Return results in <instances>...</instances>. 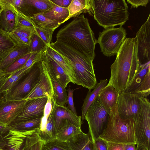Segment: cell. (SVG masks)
Returning <instances> with one entry per match:
<instances>
[{
	"label": "cell",
	"mask_w": 150,
	"mask_h": 150,
	"mask_svg": "<svg viewBox=\"0 0 150 150\" xmlns=\"http://www.w3.org/2000/svg\"><path fill=\"white\" fill-rule=\"evenodd\" d=\"M135 129L133 118L124 120L120 117L117 103L110 110L107 126L99 137L114 143L136 144Z\"/></svg>",
	"instance_id": "5"
},
{
	"label": "cell",
	"mask_w": 150,
	"mask_h": 150,
	"mask_svg": "<svg viewBox=\"0 0 150 150\" xmlns=\"http://www.w3.org/2000/svg\"><path fill=\"white\" fill-rule=\"evenodd\" d=\"M2 10L0 14V28L9 33L16 27V10L11 0H0Z\"/></svg>",
	"instance_id": "15"
},
{
	"label": "cell",
	"mask_w": 150,
	"mask_h": 150,
	"mask_svg": "<svg viewBox=\"0 0 150 150\" xmlns=\"http://www.w3.org/2000/svg\"><path fill=\"white\" fill-rule=\"evenodd\" d=\"M9 34L17 45L22 47H30V39L18 36L10 33Z\"/></svg>",
	"instance_id": "44"
},
{
	"label": "cell",
	"mask_w": 150,
	"mask_h": 150,
	"mask_svg": "<svg viewBox=\"0 0 150 150\" xmlns=\"http://www.w3.org/2000/svg\"><path fill=\"white\" fill-rule=\"evenodd\" d=\"M18 36L31 38L34 34H36L34 28L16 26L14 30L9 33Z\"/></svg>",
	"instance_id": "42"
},
{
	"label": "cell",
	"mask_w": 150,
	"mask_h": 150,
	"mask_svg": "<svg viewBox=\"0 0 150 150\" xmlns=\"http://www.w3.org/2000/svg\"><path fill=\"white\" fill-rule=\"evenodd\" d=\"M42 60L45 62L59 83L66 88L68 84L73 81L63 68L43 50Z\"/></svg>",
	"instance_id": "19"
},
{
	"label": "cell",
	"mask_w": 150,
	"mask_h": 150,
	"mask_svg": "<svg viewBox=\"0 0 150 150\" xmlns=\"http://www.w3.org/2000/svg\"><path fill=\"white\" fill-rule=\"evenodd\" d=\"M127 34L126 30L122 25L117 28H104L102 32H100L97 43L103 54L108 57L116 55L127 38Z\"/></svg>",
	"instance_id": "7"
},
{
	"label": "cell",
	"mask_w": 150,
	"mask_h": 150,
	"mask_svg": "<svg viewBox=\"0 0 150 150\" xmlns=\"http://www.w3.org/2000/svg\"><path fill=\"white\" fill-rule=\"evenodd\" d=\"M27 100L2 99L0 103V123L11 124L21 112Z\"/></svg>",
	"instance_id": "14"
},
{
	"label": "cell",
	"mask_w": 150,
	"mask_h": 150,
	"mask_svg": "<svg viewBox=\"0 0 150 150\" xmlns=\"http://www.w3.org/2000/svg\"><path fill=\"white\" fill-rule=\"evenodd\" d=\"M52 97L48 96L47 102L45 105L43 115L41 118V124L40 126V131H42L45 130L47 120L52 111Z\"/></svg>",
	"instance_id": "41"
},
{
	"label": "cell",
	"mask_w": 150,
	"mask_h": 150,
	"mask_svg": "<svg viewBox=\"0 0 150 150\" xmlns=\"http://www.w3.org/2000/svg\"><path fill=\"white\" fill-rule=\"evenodd\" d=\"M127 2L131 5V8H137L139 6L146 7L149 0H127Z\"/></svg>",
	"instance_id": "47"
},
{
	"label": "cell",
	"mask_w": 150,
	"mask_h": 150,
	"mask_svg": "<svg viewBox=\"0 0 150 150\" xmlns=\"http://www.w3.org/2000/svg\"><path fill=\"white\" fill-rule=\"evenodd\" d=\"M43 50L64 70L75 84L74 72L71 67L62 57L50 46H46Z\"/></svg>",
	"instance_id": "30"
},
{
	"label": "cell",
	"mask_w": 150,
	"mask_h": 150,
	"mask_svg": "<svg viewBox=\"0 0 150 150\" xmlns=\"http://www.w3.org/2000/svg\"><path fill=\"white\" fill-rule=\"evenodd\" d=\"M150 69V62L141 64L140 70L133 83L126 92H134L140 85L144 76Z\"/></svg>",
	"instance_id": "35"
},
{
	"label": "cell",
	"mask_w": 150,
	"mask_h": 150,
	"mask_svg": "<svg viewBox=\"0 0 150 150\" xmlns=\"http://www.w3.org/2000/svg\"><path fill=\"white\" fill-rule=\"evenodd\" d=\"M141 96L133 92L119 93L117 109L121 119L126 120L134 118L141 105Z\"/></svg>",
	"instance_id": "10"
},
{
	"label": "cell",
	"mask_w": 150,
	"mask_h": 150,
	"mask_svg": "<svg viewBox=\"0 0 150 150\" xmlns=\"http://www.w3.org/2000/svg\"><path fill=\"white\" fill-rule=\"evenodd\" d=\"M3 142L0 140V149L3 144Z\"/></svg>",
	"instance_id": "54"
},
{
	"label": "cell",
	"mask_w": 150,
	"mask_h": 150,
	"mask_svg": "<svg viewBox=\"0 0 150 150\" xmlns=\"http://www.w3.org/2000/svg\"><path fill=\"white\" fill-rule=\"evenodd\" d=\"M36 129L21 132L12 129L3 136V144L0 149L22 150L26 137Z\"/></svg>",
	"instance_id": "16"
},
{
	"label": "cell",
	"mask_w": 150,
	"mask_h": 150,
	"mask_svg": "<svg viewBox=\"0 0 150 150\" xmlns=\"http://www.w3.org/2000/svg\"><path fill=\"white\" fill-rule=\"evenodd\" d=\"M16 45L9 33L0 28V60L6 57Z\"/></svg>",
	"instance_id": "28"
},
{
	"label": "cell",
	"mask_w": 150,
	"mask_h": 150,
	"mask_svg": "<svg viewBox=\"0 0 150 150\" xmlns=\"http://www.w3.org/2000/svg\"><path fill=\"white\" fill-rule=\"evenodd\" d=\"M94 19L104 28L122 25L129 19L125 0H90Z\"/></svg>",
	"instance_id": "4"
},
{
	"label": "cell",
	"mask_w": 150,
	"mask_h": 150,
	"mask_svg": "<svg viewBox=\"0 0 150 150\" xmlns=\"http://www.w3.org/2000/svg\"><path fill=\"white\" fill-rule=\"evenodd\" d=\"M71 67L75 75V83L87 88L88 91L97 83L93 61L64 43L56 41L50 46Z\"/></svg>",
	"instance_id": "3"
},
{
	"label": "cell",
	"mask_w": 150,
	"mask_h": 150,
	"mask_svg": "<svg viewBox=\"0 0 150 150\" xmlns=\"http://www.w3.org/2000/svg\"><path fill=\"white\" fill-rule=\"evenodd\" d=\"M64 119L68 120L73 125L81 128L83 123L81 116L76 115L67 107L59 105L55 103L54 123L56 133L61 122Z\"/></svg>",
	"instance_id": "18"
},
{
	"label": "cell",
	"mask_w": 150,
	"mask_h": 150,
	"mask_svg": "<svg viewBox=\"0 0 150 150\" xmlns=\"http://www.w3.org/2000/svg\"><path fill=\"white\" fill-rule=\"evenodd\" d=\"M136 150H148L143 145L137 144Z\"/></svg>",
	"instance_id": "52"
},
{
	"label": "cell",
	"mask_w": 150,
	"mask_h": 150,
	"mask_svg": "<svg viewBox=\"0 0 150 150\" xmlns=\"http://www.w3.org/2000/svg\"><path fill=\"white\" fill-rule=\"evenodd\" d=\"M141 100L140 108L134 118L136 143L150 150V103L147 98L142 96Z\"/></svg>",
	"instance_id": "9"
},
{
	"label": "cell",
	"mask_w": 150,
	"mask_h": 150,
	"mask_svg": "<svg viewBox=\"0 0 150 150\" xmlns=\"http://www.w3.org/2000/svg\"><path fill=\"white\" fill-rule=\"evenodd\" d=\"M141 96L147 98L150 93V69L141 81L140 85L134 92Z\"/></svg>",
	"instance_id": "36"
},
{
	"label": "cell",
	"mask_w": 150,
	"mask_h": 150,
	"mask_svg": "<svg viewBox=\"0 0 150 150\" xmlns=\"http://www.w3.org/2000/svg\"><path fill=\"white\" fill-rule=\"evenodd\" d=\"M119 93L112 86L105 87L98 96L101 104L109 114L117 103Z\"/></svg>",
	"instance_id": "22"
},
{
	"label": "cell",
	"mask_w": 150,
	"mask_h": 150,
	"mask_svg": "<svg viewBox=\"0 0 150 150\" xmlns=\"http://www.w3.org/2000/svg\"><path fill=\"white\" fill-rule=\"evenodd\" d=\"M12 74L6 73L5 74L0 78V90L4 83L7 79L11 76ZM0 93V103L1 102L2 98Z\"/></svg>",
	"instance_id": "51"
},
{
	"label": "cell",
	"mask_w": 150,
	"mask_h": 150,
	"mask_svg": "<svg viewBox=\"0 0 150 150\" xmlns=\"http://www.w3.org/2000/svg\"><path fill=\"white\" fill-rule=\"evenodd\" d=\"M53 93L52 84L46 64L42 60L41 72L38 81L23 99L28 100L39 98L52 97Z\"/></svg>",
	"instance_id": "12"
},
{
	"label": "cell",
	"mask_w": 150,
	"mask_h": 150,
	"mask_svg": "<svg viewBox=\"0 0 150 150\" xmlns=\"http://www.w3.org/2000/svg\"><path fill=\"white\" fill-rule=\"evenodd\" d=\"M57 41L71 47L93 61L97 40L88 19L81 14L62 28L56 35Z\"/></svg>",
	"instance_id": "2"
},
{
	"label": "cell",
	"mask_w": 150,
	"mask_h": 150,
	"mask_svg": "<svg viewBox=\"0 0 150 150\" xmlns=\"http://www.w3.org/2000/svg\"><path fill=\"white\" fill-rule=\"evenodd\" d=\"M55 4L59 6L68 8L72 0H51Z\"/></svg>",
	"instance_id": "50"
},
{
	"label": "cell",
	"mask_w": 150,
	"mask_h": 150,
	"mask_svg": "<svg viewBox=\"0 0 150 150\" xmlns=\"http://www.w3.org/2000/svg\"><path fill=\"white\" fill-rule=\"evenodd\" d=\"M52 108L51 112L48 118L45 130L43 131H39V135L44 143L49 140L55 139L56 132L54 127V116L55 108V102L52 98Z\"/></svg>",
	"instance_id": "27"
},
{
	"label": "cell",
	"mask_w": 150,
	"mask_h": 150,
	"mask_svg": "<svg viewBox=\"0 0 150 150\" xmlns=\"http://www.w3.org/2000/svg\"><path fill=\"white\" fill-rule=\"evenodd\" d=\"M41 118L30 119L11 124L9 125L12 129L21 132H25L40 128Z\"/></svg>",
	"instance_id": "32"
},
{
	"label": "cell",
	"mask_w": 150,
	"mask_h": 150,
	"mask_svg": "<svg viewBox=\"0 0 150 150\" xmlns=\"http://www.w3.org/2000/svg\"><path fill=\"white\" fill-rule=\"evenodd\" d=\"M96 150H107V144L104 140L98 137L94 143Z\"/></svg>",
	"instance_id": "48"
},
{
	"label": "cell",
	"mask_w": 150,
	"mask_h": 150,
	"mask_svg": "<svg viewBox=\"0 0 150 150\" xmlns=\"http://www.w3.org/2000/svg\"><path fill=\"white\" fill-rule=\"evenodd\" d=\"M44 62L46 64L47 71L53 88L54 93L52 98L57 105L60 106H65L66 104L67 95L66 88L59 83L54 75L49 69L46 62Z\"/></svg>",
	"instance_id": "23"
},
{
	"label": "cell",
	"mask_w": 150,
	"mask_h": 150,
	"mask_svg": "<svg viewBox=\"0 0 150 150\" xmlns=\"http://www.w3.org/2000/svg\"><path fill=\"white\" fill-rule=\"evenodd\" d=\"M76 89H71L69 87L67 90L68 94L66 103H67L68 105L67 108L72 111L75 114L77 115L74 106L73 99V94Z\"/></svg>",
	"instance_id": "45"
},
{
	"label": "cell",
	"mask_w": 150,
	"mask_h": 150,
	"mask_svg": "<svg viewBox=\"0 0 150 150\" xmlns=\"http://www.w3.org/2000/svg\"><path fill=\"white\" fill-rule=\"evenodd\" d=\"M29 71H24L21 69L12 73L1 88L0 93L3 94L9 91Z\"/></svg>",
	"instance_id": "34"
},
{
	"label": "cell",
	"mask_w": 150,
	"mask_h": 150,
	"mask_svg": "<svg viewBox=\"0 0 150 150\" xmlns=\"http://www.w3.org/2000/svg\"><path fill=\"white\" fill-rule=\"evenodd\" d=\"M34 23L40 27L46 30H54L61 25L45 16L43 14L35 15L30 17Z\"/></svg>",
	"instance_id": "33"
},
{
	"label": "cell",
	"mask_w": 150,
	"mask_h": 150,
	"mask_svg": "<svg viewBox=\"0 0 150 150\" xmlns=\"http://www.w3.org/2000/svg\"><path fill=\"white\" fill-rule=\"evenodd\" d=\"M11 129L9 125L0 123V140L3 143V136Z\"/></svg>",
	"instance_id": "49"
},
{
	"label": "cell",
	"mask_w": 150,
	"mask_h": 150,
	"mask_svg": "<svg viewBox=\"0 0 150 150\" xmlns=\"http://www.w3.org/2000/svg\"><path fill=\"white\" fill-rule=\"evenodd\" d=\"M41 62L35 64L10 90L3 94L2 99L8 100L23 99L38 81L41 72Z\"/></svg>",
	"instance_id": "8"
},
{
	"label": "cell",
	"mask_w": 150,
	"mask_h": 150,
	"mask_svg": "<svg viewBox=\"0 0 150 150\" xmlns=\"http://www.w3.org/2000/svg\"><path fill=\"white\" fill-rule=\"evenodd\" d=\"M30 52L29 47L16 45L4 58L0 60V71L4 70L18 59Z\"/></svg>",
	"instance_id": "26"
},
{
	"label": "cell",
	"mask_w": 150,
	"mask_h": 150,
	"mask_svg": "<svg viewBox=\"0 0 150 150\" xmlns=\"http://www.w3.org/2000/svg\"><path fill=\"white\" fill-rule=\"evenodd\" d=\"M43 14L48 18L61 25L67 21L69 13L68 8L62 7L55 4L51 10Z\"/></svg>",
	"instance_id": "29"
},
{
	"label": "cell",
	"mask_w": 150,
	"mask_h": 150,
	"mask_svg": "<svg viewBox=\"0 0 150 150\" xmlns=\"http://www.w3.org/2000/svg\"><path fill=\"white\" fill-rule=\"evenodd\" d=\"M0 150H1V149H0Z\"/></svg>",
	"instance_id": "56"
},
{
	"label": "cell",
	"mask_w": 150,
	"mask_h": 150,
	"mask_svg": "<svg viewBox=\"0 0 150 150\" xmlns=\"http://www.w3.org/2000/svg\"><path fill=\"white\" fill-rule=\"evenodd\" d=\"M6 73L4 71H0V78L5 74Z\"/></svg>",
	"instance_id": "53"
},
{
	"label": "cell",
	"mask_w": 150,
	"mask_h": 150,
	"mask_svg": "<svg viewBox=\"0 0 150 150\" xmlns=\"http://www.w3.org/2000/svg\"><path fill=\"white\" fill-rule=\"evenodd\" d=\"M105 141L107 145V150H126V144Z\"/></svg>",
	"instance_id": "46"
},
{
	"label": "cell",
	"mask_w": 150,
	"mask_h": 150,
	"mask_svg": "<svg viewBox=\"0 0 150 150\" xmlns=\"http://www.w3.org/2000/svg\"><path fill=\"white\" fill-rule=\"evenodd\" d=\"M47 99L46 97L27 100L21 112L11 124L42 118Z\"/></svg>",
	"instance_id": "13"
},
{
	"label": "cell",
	"mask_w": 150,
	"mask_h": 150,
	"mask_svg": "<svg viewBox=\"0 0 150 150\" xmlns=\"http://www.w3.org/2000/svg\"><path fill=\"white\" fill-rule=\"evenodd\" d=\"M41 150H70V149L67 142L54 139L44 143Z\"/></svg>",
	"instance_id": "37"
},
{
	"label": "cell",
	"mask_w": 150,
	"mask_h": 150,
	"mask_svg": "<svg viewBox=\"0 0 150 150\" xmlns=\"http://www.w3.org/2000/svg\"><path fill=\"white\" fill-rule=\"evenodd\" d=\"M108 79H102L99 83H97L92 91H88L82 106V121L83 122L86 112L88 108L98 96L101 90L108 84Z\"/></svg>",
	"instance_id": "25"
},
{
	"label": "cell",
	"mask_w": 150,
	"mask_h": 150,
	"mask_svg": "<svg viewBox=\"0 0 150 150\" xmlns=\"http://www.w3.org/2000/svg\"><path fill=\"white\" fill-rule=\"evenodd\" d=\"M141 64L136 38H126L110 66V76L105 87L112 86L119 93L126 92L139 72Z\"/></svg>",
	"instance_id": "1"
},
{
	"label": "cell",
	"mask_w": 150,
	"mask_h": 150,
	"mask_svg": "<svg viewBox=\"0 0 150 150\" xmlns=\"http://www.w3.org/2000/svg\"><path fill=\"white\" fill-rule=\"evenodd\" d=\"M16 26L34 28L35 24L30 17L25 15L16 8Z\"/></svg>",
	"instance_id": "39"
},
{
	"label": "cell",
	"mask_w": 150,
	"mask_h": 150,
	"mask_svg": "<svg viewBox=\"0 0 150 150\" xmlns=\"http://www.w3.org/2000/svg\"><path fill=\"white\" fill-rule=\"evenodd\" d=\"M55 5L51 0H24L21 11L31 17L50 10Z\"/></svg>",
	"instance_id": "17"
},
{
	"label": "cell",
	"mask_w": 150,
	"mask_h": 150,
	"mask_svg": "<svg viewBox=\"0 0 150 150\" xmlns=\"http://www.w3.org/2000/svg\"><path fill=\"white\" fill-rule=\"evenodd\" d=\"M69 15L67 21L79 16L82 13H88L93 16L90 0H72L68 6Z\"/></svg>",
	"instance_id": "24"
},
{
	"label": "cell",
	"mask_w": 150,
	"mask_h": 150,
	"mask_svg": "<svg viewBox=\"0 0 150 150\" xmlns=\"http://www.w3.org/2000/svg\"><path fill=\"white\" fill-rule=\"evenodd\" d=\"M32 53L30 52L20 57L6 68L4 71L6 73L12 74L21 68L30 57Z\"/></svg>",
	"instance_id": "38"
},
{
	"label": "cell",
	"mask_w": 150,
	"mask_h": 150,
	"mask_svg": "<svg viewBox=\"0 0 150 150\" xmlns=\"http://www.w3.org/2000/svg\"><path fill=\"white\" fill-rule=\"evenodd\" d=\"M46 45L42 40L36 34L33 35L30 38V50L34 53L43 50Z\"/></svg>",
	"instance_id": "43"
},
{
	"label": "cell",
	"mask_w": 150,
	"mask_h": 150,
	"mask_svg": "<svg viewBox=\"0 0 150 150\" xmlns=\"http://www.w3.org/2000/svg\"><path fill=\"white\" fill-rule=\"evenodd\" d=\"M37 34L41 38L46 46H49L52 42L54 30H46L36 24L34 27Z\"/></svg>",
	"instance_id": "40"
},
{
	"label": "cell",
	"mask_w": 150,
	"mask_h": 150,
	"mask_svg": "<svg viewBox=\"0 0 150 150\" xmlns=\"http://www.w3.org/2000/svg\"><path fill=\"white\" fill-rule=\"evenodd\" d=\"M137 54L141 64L150 62V14L136 34Z\"/></svg>",
	"instance_id": "11"
},
{
	"label": "cell",
	"mask_w": 150,
	"mask_h": 150,
	"mask_svg": "<svg viewBox=\"0 0 150 150\" xmlns=\"http://www.w3.org/2000/svg\"><path fill=\"white\" fill-rule=\"evenodd\" d=\"M109 115L97 97L88 109L84 117L88 124V134L93 143L105 129Z\"/></svg>",
	"instance_id": "6"
},
{
	"label": "cell",
	"mask_w": 150,
	"mask_h": 150,
	"mask_svg": "<svg viewBox=\"0 0 150 150\" xmlns=\"http://www.w3.org/2000/svg\"><path fill=\"white\" fill-rule=\"evenodd\" d=\"M82 132L81 127L76 126L68 120L64 119L60 123L55 138L61 141L67 142L70 138L80 134Z\"/></svg>",
	"instance_id": "21"
},
{
	"label": "cell",
	"mask_w": 150,
	"mask_h": 150,
	"mask_svg": "<svg viewBox=\"0 0 150 150\" xmlns=\"http://www.w3.org/2000/svg\"><path fill=\"white\" fill-rule=\"evenodd\" d=\"M3 9L2 8L1 6V5L0 4V14L1 12L2 11V10Z\"/></svg>",
	"instance_id": "55"
},
{
	"label": "cell",
	"mask_w": 150,
	"mask_h": 150,
	"mask_svg": "<svg viewBox=\"0 0 150 150\" xmlns=\"http://www.w3.org/2000/svg\"><path fill=\"white\" fill-rule=\"evenodd\" d=\"M39 130L36 129L26 137L22 150H41L44 142L39 136Z\"/></svg>",
	"instance_id": "31"
},
{
	"label": "cell",
	"mask_w": 150,
	"mask_h": 150,
	"mask_svg": "<svg viewBox=\"0 0 150 150\" xmlns=\"http://www.w3.org/2000/svg\"><path fill=\"white\" fill-rule=\"evenodd\" d=\"M67 142L70 150H96L89 134L82 131L70 138Z\"/></svg>",
	"instance_id": "20"
}]
</instances>
